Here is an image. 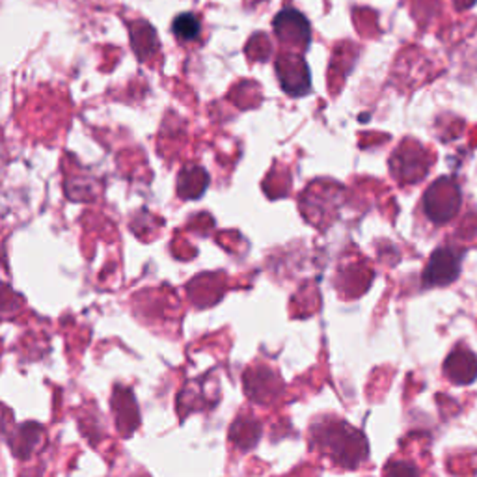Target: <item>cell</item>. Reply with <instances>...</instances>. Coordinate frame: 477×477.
<instances>
[{
    "label": "cell",
    "mask_w": 477,
    "mask_h": 477,
    "mask_svg": "<svg viewBox=\"0 0 477 477\" xmlns=\"http://www.w3.org/2000/svg\"><path fill=\"white\" fill-rule=\"evenodd\" d=\"M461 194L459 187H457L449 179H441L436 182L429 192L425 194V209L427 214L436 222H446L459 209Z\"/></svg>",
    "instance_id": "cell-1"
},
{
    "label": "cell",
    "mask_w": 477,
    "mask_h": 477,
    "mask_svg": "<svg viewBox=\"0 0 477 477\" xmlns=\"http://www.w3.org/2000/svg\"><path fill=\"white\" fill-rule=\"evenodd\" d=\"M276 71L286 93L296 97L310 92V69L303 58H280Z\"/></svg>",
    "instance_id": "cell-2"
},
{
    "label": "cell",
    "mask_w": 477,
    "mask_h": 477,
    "mask_svg": "<svg viewBox=\"0 0 477 477\" xmlns=\"http://www.w3.org/2000/svg\"><path fill=\"white\" fill-rule=\"evenodd\" d=\"M272 25H274L276 36L280 37L282 42L293 44V45H303V47L310 44V39H311L310 25L301 12H296L293 8H286L276 15Z\"/></svg>",
    "instance_id": "cell-3"
},
{
    "label": "cell",
    "mask_w": 477,
    "mask_h": 477,
    "mask_svg": "<svg viewBox=\"0 0 477 477\" xmlns=\"http://www.w3.org/2000/svg\"><path fill=\"white\" fill-rule=\"evenodd\" d=\"M461 271L459 255L453 250L441 248L431 255V262L425 269V284L427 286H448L451 284Z\"/></svg>",
    "instance_id": "cell-4"
},
{
    "label": "cell",
    "mask_w": 477,
    "mask_h": 477,
    "mask_svg": "<svg viewBox=\"0 0 477 477\" xmlns=\"http://www.w3.org/2000/svg\"><path fill=\"white\" fill-rule=\"evenodd\" d=\"M446 371L453 376L455 383H472L477 376V358L472 352H453L446 364Z\"/></svg>",
    "instance_id": "cell-5"
},
{
    "label": "cell",
    "mask_w": 477,
    "mask_h": 477,
    "mask_svg": "<svg viewBox=\"0 0 477 477\" xmlns=\"http://www.w3.org/2000/svg\"><path fill=\"white\" fill-rule=\"evenodd\" d=\"M202 25L200 19H198L194 13H182L174 19L172 23V32L177 39H182V42H194L200 36Z\"/></svg>",
    "instance_id": "cell-6"
}]
</instances>
